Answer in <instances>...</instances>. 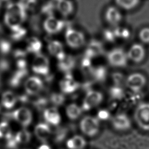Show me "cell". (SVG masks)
Segmentation results:
<instances>
[{
  "instance_id": "obj_15",
  "label": "cell",
  "mask_w": 149,
  "mask_h": 149,
  "mask_svg": "<svg viewBox=\"0 0 149 149\" xmlns=\"http://www.w3.org/2000/svg\"><path fill=\"white\" fill-rule=\"evenodd\" d=\"M106 21L112 26L118 25L122 20V14L119 10L115 6H109L105 13Z\"/></svg>"
},
{
  "instance_id": "obj_21",
  "label": "cell",
  "mask_w": 149,
  "mask_h": 149,
  "mask_svg": "<svg viewBox=\"0 0 149 149\" xmlns=\"http://www.w3.org/2000/svg\"><path fill=\"white\" fill-rule=\"evenodd\" d=\"M28 74V70L27 69H17L13 74L11 76L10 79L8 80L9 85L13 87L16 88L19 87L22 80L24 79L26 76Z\"/></svg>"
},
{
  "instance_id": "obj_41",
  "label": "cell",
  "mask_w": 149,
  "mask_h": 149,
  "mask_svg": "<svg viewBox=\"0 0 149 149\" xmlns=\"http://www.w3.org/2000/svg\"><path fill=\"white\" fill-rule=\"evenodd\" d=\"M115 33L116 37H122V38H127L129 35V32L128 30L124 28H118L115 30Z\"/></svg>"
},
{
  "instance_id": "obj_28",
  "label": "cell",
  "mask_w": 149,
  "mask_h": 149,
  "mask_svg": "<svg viewBox=\"0 0 149 149\" xmlns=\"http://www.w3.org/2000/svg\"><path fill=\"white\" fill-rule=\"evenodd\" d=\"M115 1L119 7L124 9L130 10L138 5L140 0H115Z\"/></svg>"
},
{
  "instance_id": "obj_32",
  "label": "cell",
  "mask_w": 149,
  "mask_h": 149,
  "mask_svg": "<svg viewBox=\"0 0 149 149\" xmlns=\"http://www.w3.org/2000/svg\"><path fill=\"white\" fill-rule=\"evenodd\" d=\"M50 102L56 107L62 105L65 101V97L63 94L58 93H52L49 96Z\"/></svg>"
},
{
  "instance_id": "obj_19",
  "label": "cell",
  "mask_w": 149,
  "mask_h": 149,
  "mask_svg": "<svg viewBox=\"0 0 149 149\" xmlns=\"http://www.w3.org/2000/svg\"><path fill=\"white\" fill-rule=\"evenodd\" d=\"M76 61L74 58L70 55H65V56L58 61V69L65 73H69L74 67Z\"/></svg>"
},
{
  "instance_id": "obj_25",
  "label": "cell",
  "mask_w": 149,
  "mask_h": 149,
  "mask_svg": "<svg viewBox=\"0 0 149 149\" xmlns=\"http://www.w3.org/2000/svg\"><path fill=\"white\" fill-rule=\"evenodd\" d=\"M102 46L101 44L95 40L91 41L86 50V56L89 58H91L93 56H95L102 52Z\"/></svg>"
},
{
  "instance_id": "obj_1",
  "label": "cell",
  "mask_w": 149,
  "mask_h": 149,
  "mask_svg": "<svg viewBox=\"0 0 149 149\" xmlns=\"http://www.w3.org/2000/svg\"><path fill=\"white\" fill-rule=\"evenodd\" d=\"M26 8L21 2L10 3L6 7L4 16L6 25L12 31L21 27L26 18Z\"/></svg>"
},
{
  "instance_id": "obj_5",
  "label": "cell",
  "mask_w": 149,
  "mask_h": 149,
  "mask_svg": "<svg viewBox=\"0 0 149 149\" xmlns=\"http://www.w3.org/2000/svg\"><path fill=\"white\" fill-rule=\"evenodd\" d=\"M107 59L109 64L113 67H125L128 61L127 52L120 48H115L109 51L107 55Z\"/></svg>"
},
{
  "instance_id": "obj_24",
  "label": "cell",
  "mask_w": 149,
  "mask_h": 149,
  "mask_svg": "<svg viewBox=\"0 0 149 149\" xmlns=\"http://www.w3.org/2000/svg\"><path fill=\"white\" fill-rule=\"evenodd\" d=\"M17 101V97L10 91H5L1 98V104L6 109L12 108Z\"/></svg>"
},
{
  "instance_id": "obj_4",
  "label": "cell",
  "mask_w": 149,
  "mask_h": 149,
  "mask_svg": "<svg viewBox=\"0 0 149 149\" xmlns=\"http://www.w3.org/2000/svg\"><path fill=\"white\" fill-rule=\"evenodd\" d=\"M103 100L104 95L101 92L95 90H90L86 93L81 106L84 111H88L99 106Z\"/></svg>"
},
{
  "instance_id": "obj_33",
  "label": "cell",
  "mask_w": 149,
  "mask_h": 149,
  "mask_svg": "<svg viewBox=\"0 0 149 149\" xmlns=\"http://www.w3.org/2000/svg\"><path fill=\"white\" fill-rule=\"evenodd\" d=\"M27 34V30L26 29L21 27L13 31L11 34V38L16 41H20L23 39Z\"/></svg>"
},
{
  "instance_id": "obj_48",
  "label": "cell",
  "mask_w": 149,
  "mask_h": 149,
  "mask_svg": "<svg viewBox=\"0 0 149 149\" xmlns=\"http://www.w3.org/2000/svg\"><path fill=\"white\" fill-rule=\"evenodd\" d=\"M53 1H58V0H53Z\"/></svg>"
},
{
  "instance_id": "obj_31",
  "label": "cell",
  "mask_w": 149,
  "mask_h": 149,
  "mask_svg": "<svg viewBox=\"0 0 149 149\" xmlns=\"http://www.w3.org/2000/svg\"><path fill=\"white\" fill-rule=\"evenodd\" d=\"M13 136L12 130L7 122L3 121L0 123V138L6 140Z\"/></svg>"
},
{
  "instance_id": "obj_17",
  "label": "cell",
  "mask_w": 149,
  "mask_h": 149,
  "mask_svg": "<svg viewBox=\"0 0 149 149\" xmlns=\"http://www.w3.org/2000/svg\"><path fill=\"white\" fill-rule=\"evenodd\" d=\"M43 116L45 120L54 126L58 125L61 120V115L58 109L55 107H51L44 110Z\"/></svg>"
},
{
  "instance_id": "obj_35",
  "label": "cell",
  "mask_w": 149,
  "mask_h": 149,
  "mask_svg": "<svg viewBox=\"0 0 149 149\" xmlns=\"http://www.w3.org/2000/svg\"><path fill=\"white\" fill-rule=\"evenodd\" d=\"M12 45L9 41L6 40H0V52L3 55L8 54L11 50Z\"/></svg>"
},
{
  "instance_id": "obj_18",
  "label": "cell",
  "mask_w": 149,
  "mask_h": 149,
  "mask_svg": "<svg viewBox=\"0 0 149 149\" xmlns=\"http://www.w3.org/2000/svg\"><path fill=\"white\" fill-rule=\"evenodd\" d=\"M47 48L49 54L56 58L58 61L62 59L66 55L62 44L58 40H52L49 42Z\"/></svg>"
},
{
  "instance_id": "obj_27",
  "label": "cell",
  "mask_w": 149,
  "mask_h": 149,
  "mask_svg": "<svg viewBox=\"0 0 149 149\" xmlns=\"http://www.w3.org/2000/svg\"><path fill=\"white\" fill-rule=\"evenodd\" d=\"M15 137L19 144H27L31 140V134L29 131L23 129L19 131Z\"/></svg>"
},
{
  "instance_id": "obj_38",
  "label": "cell",
  "mask_w": 149,
  "mask_h": 149,
  "mask_svg": "<svg viewBox=\"0 0 149 149\" xmlns=\"http://www.w3.org/2000/svg\"><path fill=\"white\" fill-rule=\"evenodd\" d=\"M18 144L15 139V136H12L10 138L6 140V146L9 149H16L17 147Z\"/></svg>"
},
{
  "instance_id": "obj_29",
  "label": "cell",
  "mask_w": 149,
  "mask_h": 149,
  "mask_svg": "<svg viewBox=\"0 0 149 149\" xmlns=\"http://www.w3.org/2000/svg\"><path fill=\"white\" fill-rule=\"evenodd\" d=\"M39 111H42L45 107L48 105V98L44 97H38L35 98L34 100L31 99L30 97V102Z\"/></svg>"
},
{
  "instance_id": "obj_14",
  "label": "cell",
  "mask_w": 149,
  "mask_h": 149,
  "mask_svg": "<svg viewBox=\"0 0 149 149\" xmlns=\"http://www.w3.org/2000/svg\"><path fill=\"white\" fill-rule=\"evenodd\" d=\"M59 87L64 94H71L79 88V83L73 79L70 73H66L65 77L60 81Z\"/></svg>"
},
{
  "instance_id": "obj_44",
  "label": "cell",
  "mask_w": 149,
  "mask_h": 149,
  "mask_svg": "<svg viewBox=\"0 0 149 149\" xmlns=\"http://www.w3.org/2000/svg\"><path fill=\"white\" fill-rule=\"evenodd\" d=\"M16 66L18 69H27V62L24 59H19L16 62Z\"/></svg>"
},
{
  "instance_id": "obj_26",
  "label": "cell",
  "mask_w": 149,
  "mask_h": 149,
  "mask_svg": "<svg viewBox=\"0 0 149 149\" xmlns=\"http://www.w3.org/2000/svg\"><path fill=\"white\" fill-rule=\"evenodd\" d=\"M42 48L41 41L34 37L29 38L27 41L26 51L30 53H34L36 55L39 54Z\"/></svg>"
},
{
  "instance_id": "obj_12",
  "label": "cell",
  "mask_w": 149,
  "mask_h": 149,
  "mask_svg": "<svg viewBox=\"0 0 149 149\" xmlns=\"http://www.w3.org/2000/svg\"><path fill=\"white\" fill-rule=\"evenodd\" d=\"M128 59L134 63L141 62L146 55L144 47L140 44H133L127 52Z\"/></svg>"
},
{
  "instance_id": "obj_22",
  "label": "cell",
  "mask_w": 149,
  "mask_h": 149,
  "mask_svg": "<svg viewBox=\"0 0 149 149\" xmlns=\"http://www.w3.org/2000/svg\"><path fill=\"white\" fill-rule=\"evenodd\" d=\"M83 111L81 106L76 103H71L68 105L65 109L68 118L73 120L79 119L82 115Z\"/></svg>"
},
{
  "instance_id": "obj_49",
  "label": "cell",
  "mask_w": 149,
  "mask_h": 149,
  "mask_svg": "<svg viewBox=\"0 0 149 149\" xmlns=\"http://www.w3.org/2000/svg\"><path fill=\"white\" fill-rule=\"evenodd\" d=\"M0 5H1V3H0Z\"/></svg>"
},
{
  "instance_id": "obj_47",
  "label": "cell",
  "mask_w": 149,
  "mask_h": 149,
  "mask_svg": "<svg viewBox=\"0 0 149 149\" xmlns=\"http://www.w3.org/2000/svg\"><path fill=\"white\" fill-rule=\"evenodd\" d=\"M0 1H8V0H0Z\"/></svg>"
},
{
  "instance_id": "obj_13",
  "label": "cell",
  "mask_w": 149,
  "mask_h": 149,
  "mask_svg": "<svg viewBox=\"0 0 149 149\" xmlns=\"http://www.w3.org/2000/svg\"><path fill=\"white\" fill-rule=\"evenodd\" d=\"M65 26L63 21L55 18L54 16H49L44 22V28L49 34H56L60 32Z\"/></svg>"
},
{
  "instance_id": "obj_10",
  "label": "cell",
  "mask_w": 149,
  "mask_h": 149,
  "mask_svg": "<svg viewBox=\"0 0 149 149\" xmlns=\"http://www.w3.org/2000/svg\"><path fill=\"white\" fill-rule=\"evenodd\" d=\"M12 119L16 120L23 127H27L30 125L33 120L31 111L26 108L20 107L12 112Z\"/></svg>"
},
{
  "instance_id": "obj_45",
  "label": "cell",
  "mask_w": 149,
  "mask_h": 149,
  "mask_svg": "<svg viewBox=\"0 0 149 149\" xmlns=\"http://www.w3.org/2000/svg\"><path fill=\"white\" fill-rule=\"evenodd\" d=\"M37 149H51V147L47 144H42Z\"/></svg>"
},
{
  "instance_id": "obj_46",
  "label": "cell",
  "mask_w": 149,
  "mask_h": 149,
  "mask_svg": "<svg viewBox=\"0 0 149 149\" xmlns=\"http://www.w3.org/2000/svg\"><path fill=\"white\" fill-rule=\"evenodd\" d=\"M1 78H0V88H1Z\"/></svg>"
},
{
  "instance_id": "obj_23",
  "label": "cell",
  "mask_w": 149,
  "mask_h": 149,
  "mask_svg": "<svg viewBox=\"0 0 149 149\" xmlns=\"http://www.w3.org/2000/svg\"><path fill=\"white\" fill-rule=\"evenodd\" d=\"M56 8L58 12L63 16L70 15L74 9L73 4L70 0H58Z\"/></svg>"
},
{
  "instance_id": "obj_9",
  "label": "cell",
  "mask_w": 149,
  "mask_h": 149,
  "mask_svg": "<svg viewBox=\"0 0 149 149\" xmlns=\"http://www.w3.org/2000/svg\"><path fill=\"white\" fill-rule=\"evenodd\" d=\"M111 125L118 131H126L131 127V120L126 113H118L112 118Z\"/></svg>"
},
{
  "instance_id": "obj_6",
  "label": "cell",
  "mask_w": 149,
  "mask_h": 149,
  "mask_svg": "<svg viewBox=\"0 0 149 149\" xmlns=\"http://www.w3.org/2000/svg\"><path fill=\"white\" fill-rule=\"evenodd\" d=\"M147 83V79L142 73L136 72L130 74L125 80V84L130 91L137 93L142 90Z\"/></svg>"
},
{
  "instance_id": "obj_42",
  "label": "cell",
  "mask_w": 149,
  "mask_h": 149,
  "mask_svg": "<svg viewBox=\"0 0 149 149\" xmlns=\"http://www.w3.org/2000/svg\"><path fill=\"white\" fill-rule=\"evenodd\" d=\"M10 68L9 62L6 59L0 60V72H5L9 70Z\"/></svg>"
},
{
  "instance_id": "obj_43",
  "label": "cell",
  "mask_w": 149,
  "mask_h": 149,
  "mask_svg": "<svg viewBox=\"0 0 149 149\" xmlns=\"http://www.w3.org/2000/svg\"><path fill=\"white\" fill-rule=\"evenodd\" d=\"M26 52L22 49H16L13 52L14 57L16 58L17 59H24L26 56Z\"/></svg>"
},
{
  "instance_id": "obj_37",
  "label": "cell",
  "mask_w": 149,
  "mask_h": 149,
  "mask_svg": "<svg viewBox=\"0 0 149 149\" xmlns=\"http://www.w3.org/2000/svg\"><path fill=\"white\" fill-rule=\"evenodd\" d=\"M65 130L62 128H58L55 132L54 141L55 143H60L65 137Z\"/></svg>"
},
{
  "instance_id": "obj_34",
  "label": "cell",
  "mask_w": 149,
  "mask_h": 149,
  "mask_svg": "<svg viewBox=\"0 0 149 149\" xmlns=\"http://www.w3.org/2000/svg\"><path fill=\"white\" fill-rule=\"evenodd\" d=\"M55 6L54 3L52 1H49L48 2H46L45 4L42 5L41 7V12L45 15H48L49 16H52L54 10H55Z\"/></svg>"
},
{
  "instance_id": "obj_20",
  "label": "cell",
  "mask_w": 149,
  "mask_h": 149,
  "mask_svg": "<svg viewBox=\"0 0 149 149\" xmlns=\"http://www.w3.org/2000/svg\"><path fill=\"white\" fill-rule=\"evenodd\" d=\"M86 145V139L79 134L73 136L66 141V147L68 149H84Z\"/></svg>"
},
{
  "instance_id": "obj_36",
  "label": "cell",
  "mask_w": 149,
  "mask_h": 149,
  "mask_svg": "<svg viewBox=\"0 0 149 149\" xmlns=\"http://www.w3.org/2000/svg\"><path fill=\"white\" fill-rule=\"evenodd\" d=\"M139 37L141 42L148 44L149 43V27L143 28L139 32Z\"/></svg>"
},
{
  "instance_id": "obj_3",
  "label": "cell",
  "mask_w": 149,
  "mask_h": 149,
  "mask_svg": "<svg viewBox=\"0 0 149 149\" xmlns=\"http://www.w3.org/2000/svg\"><path fill=\"white\" fill-rule=\"evenodd\" d=\"M133 119L140 129L149 132V102H141L137 105L134 111Z\"/></svg>"
},
{
  "instance_id": "obj_2",
  "label": "cell",
  "mask_w": 149,
  "mask_h": 149,
  "mask_svg": "<svg viewBox=\"0 0 149 149\" xmlns=\"http://www.w3.org/2000/svg\"><path fill=\"white\" fill-rule=\"evenodd\" d=\"M79 128L81 133L88 137L95 136L100 131V122L98 118L86 115L80 120Z\"/></svg>"
},
{
  "instance_id": "obj_40",
  "label": "cell",
  "mask_w": 149,
  "mask_h": 149,
  "mask_svg": "<svg viewBox=\"0 0 149 149\" xmlns=\"http://www.w3.org/2000/svg\"><path fill=\"white\" fill-rule=\"evenodd\" d=\"M104 37L108 41H114L115 38L116 37L115 31L107 30L104 32Z\"/></svg>"
},
{
  "instance_id": "obj_39",
  "label": "cell",
  "mask_w": 149,
  "mask_h": 149,
  "mask_svg": "<svg viewBox=\"0 0 149 149\" xmlns=\"http://www.w3.org/2000/svg\"><path fill=\"white\" fill-rule=\"evenodd\" d=\"M20 2L26 9H33L36 6L37 0H21Z\"/></svg>"
},
{
  "instance_id": "obj_11",
  "label": "cell",
  "mask_w": 149,
  "mask_h": 149,
  "mask_svg": "<svg viewBox=\"0 0 149 149\" xmlns=\"http://www.w3.org/2000/svg\"><path fill=\"white\" fill-rule=\"evenodd\" d=\"M26 93L30 95H35L40 93L44 88L43 82L37 76L29 77L24 83Z\"/></svg>"
},
{
  "instance_id": "obj_16",
  "label": "cell",
  "mask_w": 149,
  "mask_h": 149,
  "mask_svg": "<svg viewBox=\"0 0 149 149\" xmlns=\"http://www.w3.org/2000/svg\"><path fill=\"white\" fill-rule=\"evenodd\" d=\"M34 133L40 141L45 143L51 136V131L48 125L45 123H40L35 127Z\"/></svg>"
},
{
  "instance_id": "obj_8",
  "label": "cell",
  "mask_w": 149,
  "mask_h": 149,
  "mask_svg": "<svg viewBox=\"0 0 149 149\" xmlns=\"http://www.w3.org/2000/svg\"><path fill=\"white\" fill-rule=\"evenodd\" d=\"M31 69L33 71L40 75L46 76L49 74V62L48 58L44 55L38 54L34 57Z\"/></svg>"
},
{
  "instance_id": "obj_7",
  "label": "cell",
  "mask_w": 149,
  "mask_h": 149,
  "mask_svg": "<svg viewBox=\"0 0 149 149\" xmlns=\"http://www.w3.org/2000/svg\"><path fill=\"white\" fill-rule=\"evenodd\" d=\"M65 40L70 47L77 49L84 45L85 37L82 32L72 28H69L65 33Z\"/></svg>"
},
{
  "instance_id": "obj_30",
  "label": "cell",
  "mask_w": 149,
  "mask_h": 149,
  "mask_svg": "<svg viewBox=\"0 0 149 149\" xmlns=\"http://www.w3.org/2000/svg\"><path fill=\"white\" fill-rule=\"evenodd\" d=\"M91 73L94 79L98 81L104 80L107 76V70L102 66L93 68L91 70Z\"/></svg>"
}]
</instances>
